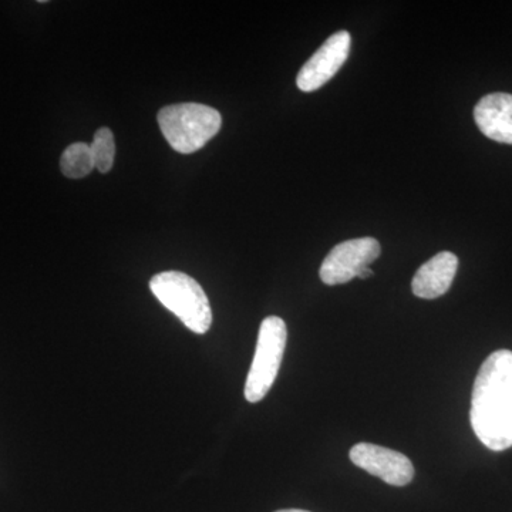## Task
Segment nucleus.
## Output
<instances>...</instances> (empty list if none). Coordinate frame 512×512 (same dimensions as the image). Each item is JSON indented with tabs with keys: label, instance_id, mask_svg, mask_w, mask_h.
Instances as JSON below:
<instances>
[{
	"label": "nucleus",
	"instance_id": "obj_1",
	"mask_svg": "<svg viewBox=\"0 0 512 512\" xmlns=\"http://www.w3.org/2000/svg\"><path fill=\"white\" fill-rule=\"evenodd\" d=\"M471 426L478 440L493 451L512 447V352L487 357L474 382Z\"/></svg>",
	"mask_w": 512,
	"mask_h": 512
},
{
	"label": "nucleus",
	"instance_id": "obj_11",
	"mask_svg": "<svg viewBox=\"0 0 512 512\" xmlns=\"http://www.w3.org/2000/svg\"><path fill=\"white\" fill-rule=\"evenodd\" d=\"M92 156L94 168L100 173H109L114 164V154H116V144L110 128L103 127L94 134L92 146Z\"/></svg>",
	"mask_w": 512,
	"mask_h": 512
},
{
	"label": "nucleus",
	"instance_id": "obj_7",
	"mask_svg": "<svg viewBox=\"0 0 512 512\" xmlns=\"http://www.w3.org/2000/svg\"><path fill=\"white\" fill-rule=\"evenodd\" d=\"M349 457L355 466L379 477L386 484L404 487L413 481V463L399 451L376 444L359 443L352 447Z\"/></svg>",
	"mask_w": 512,
	"mask_h": 512
},
{
	"label": "nucleus",
	"instance_id": "obj_10",
	"mask_svg": "<svg viewBox=\"0 0 512 512\" xmlns=\"http://www.w3.org/2000/svg\"><path fill=\"white\" fill-rule=\"evenodd\" d=\"M60 168H62V173L67 178H73V180L86 177V175L92 173L94 161L89 144L74 143L67 147L64 150L62 160H60Z\"/></svg>",
	"mask_w": 512,
	"mask_h": 512
},
{
	"label": "nucleus",
	"instance_id": "obj_9",
	"mask_svg": "<svg viewBox=\"0 0 512 512\" xmlns=\"http://www.w3.org/2000/svg\"><path fill=\"white\" fill-rule=\"evenodd\" d=\"M458 258L451 252H440L421 265L414 275L412 289L421 299H436L450 289L456 278Z\"/></svg>",
	"mask_w": 512,
	"mask_h": 512
},
{
	"label": "nucleus",
	"instance_id": "obj_2",
	"mask_svg": "<svg viewBox=\"0 0 512 512\" xmlns=\"http://www.w3.org/2000/svg\"><path fill=\"white\" fill-rule=\"evenodd\" d=\"M151 292L168 311L192 332L204 335L212 325V311L204 289L191 276L178 271L163 272L150 281Z\"/></svg>",
	"mask_w": 512,
	"mask_h": 512
},
{
	"label": "nucleus",
	"instance_id": "obj_8",
	"mask_svg": "<svg viewBox=\"0 0 512 512\" xmlns=\"http://www.w3.org/2000/svg\"><path fill=\"white\" fill-rule=\"evenodd\" d=\"M481 133L497 143L512 144V94L494 93L483 97L474 109Z\"/></svg>",
	"mask_w": 512,
	"mask_h": 512
},
{
	"label": "nucleus",
	"instance_id": "obj_5",
	"mask_svg": "<svg viewBox=\"0 0 512 512\" xmlns=\"http://www.w3.org/2000/svg\"><path fill=\"white\" fill-rule=\"evenodd\" d=\"M382 248L375 238H357L336 245L320 266V279L326 285L348 284L357 278L362 269L367 268L380 256Z\"/></svg>",
	"mask_w": 512,
	"mask_h": 512
},
{
	"label": "nucleus",
	"instance_id": "obj_6",
	"mask_svg": "<svg viewBox=\"0 0 512 512\" xmlns=\"http://www.w3.org/2000/svg\"><path fill=\"white\" fill-rule=\"evenodd\" d=\"M352 37L346 30H340L316 50L301 69L296 79L302 92H315L329 82L348 60Z\"/></svg>",
	"mask_w": 512,
	"mask_h": 512
},
{
	"label": "nucleus",
	"instance_id": "obj_13",
	"mask_svg": "<svg viewBox=\"0 0 512 512\" xmlns=\"http://www.w3.org/2000/svg\"><path fill=\"white\" fill-rule=\"evenodd\" d=\"M276 512H309V511H305V510H281V511H276Z\"/></svg>",
	"mask_w": 512,
	"mask_h": 512
},
{
	"label": "nucleus",
	"instance_id": "obj_3",
	"mask_svg": "<svg viewBox=\"0 0 512 512\" xmlns=\"http://www.w3.org/2000/svg\"><path fill=\"white\" fill-rule=\"evenodd\" d=\"M158 124L175 151L192 154L201 150L220 131L221 114L197 103L174 104L161 109Z\"/></svg>",
	"mask_w": 512,
	"mask_h": 512
},
{
	"label": "nucleus",
	"instance_id": "obj_12",
	"mask_svg": "<svg viewBox=\"0 0 512 512\" xmlns=\"http://www.w3.org/2000/svg\"><path fill=\"white\" fill-rule=\"evenodd\" d=\"M370 276H373V271H372V269L369 268V266H367V268L362 269V271L359 272V275H357V278L367 279V278H370Z\"/></svg>",
	"mask_w": 512,
	"mask_h": 512
},
{
	"label": "nucleus",
	"instance_id": "obj_4",
	"mask_svg": "<svg viewBox=\"0 0 512 512\" xmlns=\"http://www.w3.org/2000/svg\"><path fill=\"white\" fill-rule=\"evenodd\" d=\"M286 339L288 330L284 319L278 316L264 319L259 328L254 360L245 383V399L249 403L261 402L274 386L284 359Z\"/></svg>",
	"mask_w": 512,
	"mask_h": 512
}]
</instances>
